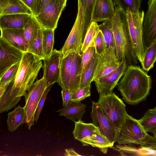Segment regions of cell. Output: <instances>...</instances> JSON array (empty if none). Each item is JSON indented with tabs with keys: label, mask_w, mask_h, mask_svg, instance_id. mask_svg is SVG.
<instances>
[{
	"label": "cell",
	"mask_w": 156,
	"mask_h": 156,
	"mask_svg": "<svg viewBox=\"0 0 156 156\" xmlns=\"http://www.w3.org/2000/svg\"><path fill=\"white\" fill-rule=\"evenodd\" d=\"M42 66V61L38 57L27 52L24 53L15 79L0 98V113L11 109L22 96L26 95Z\"/></svg>",
	"instance_id": "1"
},
{
	"label": "cell",
	"mask_w": 156,
	"mask_h": 156,
	"mask_svg": "<svg viewBox=\"0 0 156 156\" xmlns=\"http://www.w3.org/2000/svg\"><path fill=\"white\" fill-rule=\"evenodd\" d=\"M151 80L143 69L136 65L128 66L117 84L122 99L130 105H136L146 100L151 88Z\"/></svg>",
	"instance_id": "2"
},
{
	"label": "cell",
	"mask_w": 156,
	"mask_h": 156,
	"mask_svg": "<svg viewBox=\"0 0 156 156\" xmlns=\"http://www.w3.org/2000/svg\"><path fill=\"white\" fill-rule=\"evenodd\" d=\"M128 25L125 30L126 41V59L129 65H135L137 59L142 64L145 52L143 37L144 12H126Z\"/></svg>",
	"instance_id": "3"
},
{
	"label": "cell",
	"mask_w": 156,
	"mask_h": 156,
	"mask_svg": "<svg viewBox=\"0 0 156 156\" xmlns=\"http://www.w3.org/2000/svg\"><path fill=\"white\" fill-rule=\"evenodd\" d=\"M98 103L113 129L116 142L120 129L128 114L126 106L114 92L100 94Z\"/></svg>",
	"instance_id": "4"
},
{
	"label": "cell",
	"mask_w": 156,
	"mask_h": 156,
	"mask_svg": "<svg viewBox=\"0 0 156 156\" xmlns=\"http://www.w3.org/2000/svg\"><path fill=\"white\" fill-rule=\"evenodd\" d=\"M112 20L116 55L119 61L122 62L126 61L125 30L128 25V22L126 13L121 8L115 6L114 14Z\"/></svg>",
	"instance_id": "5"
},
{
	"label": "cell",
	"mask_w": 156,
	"mask_h": 156,
	"mask_svg": "<svg viewBox=\"0 0 156 156\" xmlns=\"http://www.w3.org/2000/svg\"><path fill=\"white\" fill-rule=\"evenodd\" d=\"M48 87L45 78L43 76L34 83L24 97L25 122L27 124L29 130L34 124L35 115L38 104Z\"/></svg>",
	"instance_id": "6"
},
{
	"label": "cell",
	"mask_w": 156,
	"mask_h": 156,
	"mask_svg": "<svg viewBox=\"0 0 156 156\" xmlns=\"http://www.w3.org/2000/svg\"><path fill=\"white\" fill-rule=\"evenodd\" d=\"M147 133L138 120L127 114L119 131L116 142L119 144L140 145Z\"/></svg>",
	"instance_id": "7"
},
{
	"label": "cell",
	"mask_w": 156,
	"mask_h": 156,
	"mask_svg": "<svg viewBox=\"0 0 156 156\" xmlns=\"http://www.w3.org/2000/svg\"><path fill=\"white\" fill-rule=\"evenodd\" d=\"M87 31L83 26L82 12L78 9L75 23L61 49L63 57H65L73 52L81 55L82 47Z\"/></svg>",
	"instance_id": "8"
},
{
	"label": "cell",
	"mask_w": 156,
	"mask_h": 156,
	"mask_svg": "<svg viewBox=\"0 0 156 156\" xmlns=\"http://www.w3.org/2000/svg\"><path fill=\"white\" fill-rule=\"evenodd\" d=\"M65 7L59 0H50L39 14L35 16L43 28L55 30Z\"/></svg>",
	"instance_id": "9"
},
{
	"label": "cell",
	"mask_w": 156,
	"mask_h": 156,
	"mask_svg": "<svg viewBox=\"0 0 156 156\" xmlns=\"http://www.w3.org/2000/svg\"><path fill=\"white\" fill-rule=\"evenodd\" d=\"M148 4L143 28L144 50L156 42V0H149Z\"/></svg>",
	"instance_id": "10"
},
{
	"label": "cell",
	"mask_w": 156,
	"mask_h": 156,
	"mask_svg": "<svg viewBox=\"0 0 156 156\" xmlns=\"http://www.w3.org/2000/svg\"><path fill=\"white\" fill-rule=\"evenodd\" d=\"M62 57L61 50L55 49L49 56L43 59V76L45 78L47 87L58 82Z\"/></svg>",
	"instance_id": "11"
},
{
	"label": "cell",
	"mask_w": 156,
	"mask_h": 156,
	"mask_svg": "<svg viewBox=\"0 0 156 156\" xmlns=\"http://www.w3.org/2000/svg\"><path fill=\"white\" fill-rule=\"evenodd\" d=\"M24 53L0 37V78L11 66L21 61Z\"/></svg>",
	"instance_id": "12"
},
{
	"label": "cell",
	"mask_w": 156,
	"mask_h": 156,
	"mask_svg": "<svg viewBox=\"0 0 156 156\" xmlns=\"http://www.w3.org/2000/svg\"><path fill=\"white\" fill-rule=\"evenodd\" d=\"M128 66L126 61L122 62L114 71L95 80L94 82L98 93L104 94L112 93L114 89L124 74Z\"/></svg>",
	"instance_id": "13"
},
{
	"label": "cell",
	"mask_w": 156,
	"mask_h": 156,
	"mask_svg": "<svg viewBox=\"0 0 156 156\" xmlns=\"http://www.w3.org/2000/svg\"><path fill=\"white\" fill-rule=\"evenodd\" d=\"M116 51L112 49L105 50L99 55L92 82L104 76L116 69L120 65Z\"/></svg>",
	"instance_id": "14"
},
{
	"label": "cell",
	"mask_w": 156,
	"mask_h": 156,
	"mask_svg": "<svg viewBox=\"0 0 156 156\" xmlns=\"http://www.w3.org/2000/svg\"><path fill=\"white\" fill-rule=\"evenodd\" d=\"M91 108L90 114L92 123L103 134L114 144L116 139L113 129L98 102L92 101Z\"/></svg>",
	"instance_id": "15"
},
{
	"label": "cell",
	"mask_w": 156,
	"mask_h": 156,
	"mask_svg": "<svg viewBox=\"0 0 156 156\" xmlns=\"http://www.w3.org/2000/svg\"><path fill=\"white\" fill-rule=\"evenodd\" d=\"M0 37L19 50L27 52L28 44L24 34L23 28L1 29Z\"/></svg>",
	"instance_id": "16"
},
{
	"label": "cell",
	"mask_w": 156,
	"mask_h": 156,
	"mask_svg": "<svg viewBox=\"0 0 156 156\" xmlns=\"http://www.w3.org/2000/svg\"><path fill=\"white\" fill-rule=\"evenodd\" d=\"M115 13L112 0H96L94 7L92 22H101L112 18Z\"/></svg>",
	"instance_id": "17"
},
{
	"label": "cell",
	"mask_w": 156,
	"mask_h": 156,
	"mask_svg": "<svg viewBox=\"0 0 156 156\" xmlns=\"http://www.w3.org/2000/svg\"><path fill=\"white\" fill-rule=\"evenodd\" d=\"M31 15L14 14L0 16L1 29L23 28Z\"/></svg>",
	"instance_id": "18"
},
{
	"label": "cell",
	"mask_w": 156,
	"mask_h": 156,
	"mask_svg": "<svg viewBox=\"0 0 156 156\" xmlns=\"http://www.w3.org/2000/svg\"><path fill=\"white\" fill-rule=\"evenodd\" d=\"M80 142L83 146L90 145L97 147L104 154H106L108 148H112L114 144L100 132L98 128L94 134L84 138Z\"/></svg>",
	"instance_id": "19"
},
{
	"label": "cell",
	"mask_w": 156,
	"mask_h": 156,
	"mask_svg": "<svg viewBox=\"0 0 156 156\" xmlns=\"http://www.w3.org/2000/svg\"><path fill=\"white\" fill-rule=\"evenodd\" d=\"M14 14H32L21 0H0V16Z\"/></svg>",
	"instance_id": "20"
},
{
	"label": "cell",
	"mask_w": 156,
	"mask_h": 156,
	"mask_svg": "<svg viewBox=\"0 0 156 156\" xmlns=\"http://www.w3.org/2000/svg\"><path fill=\"white\" fill-rule=\"evenodd\" d=\"M74 122L81 120L86 112V105L81 102L71 101L66 107L56 111Z\"/></svg>",
	"instance_id": "21"
},
{
	"label": "cell",
	"mask_w": 156,
	"mask_h": 156,
	"mask_svg": "<svg viewBox=\"0 0 156 156\" xmlns=\"http://www.w3.org/2000/svg\"><path fill=\"white\" fill-rule=\"evenodd\" d=\"M73 53L65 57H62L60 65L59 81L58 83L62 89L69 90L71 69Z\"/></svg>",
	"instance_id": "22"
},
{
	"label": "cell",
	"mask_w": 156,
	"mask_h": 156,
	"mask_svg": "<svg viewBox=\"0 0 156 156\" xmlns=\"http://www.w3.org/2000/svg\"><path fill=\"white\" fill-rule=\"evenodd\" d=\"M81 56L76 53H73L72 64L69 90L73 93L79 88L81 76H79L80 71Z\"/></svg>",
	"instance_id": "23"
},
{
	"label": "cell",
	"mask_w": 156,
	"mask_h": 156,
	"mask_svg": "<svg viewBox=\"0 0 156 156\" xmlns=\"http://www.w3.org/2000/svg\"><path fill=\"white\" fill-rule=\"evenodd\" d=\"M26 119L24 107L19 105L8 113L7 122L9 130L11 132L15 131L20 125L25 122Z\"/></svg>",
	"instance_id": "24"
},
{
	"label": "cell",
	"mask_w": 156,
	"mask_h": 156,
	"mask_svg": "<svg viewBox=\"0 0 156 156\" xmlns=\"http://www.w3.org/2000/svg\"><path fill=\"white\" fill-rule=\"evenodd\" d=\"M74 122L73 136L75 139L80 142L84 138L93 135L98 129L93 123H85L81 120Z\"/></svg>",
	"instance_id": "25"
},
{
	"label": "cell",
	"mask_w": 156,
	"mask_h": 156,
	"mask_svg": "<svg viewBox=\"0 0 156 156\" xmlns=\"http://www.w3.org/2000/svg\"><path fill=\"white\" fill-rule=\"evenodd\" d=\"M96 0H78V9L82 12L83 26L87 31L92 22V14Z\"/></svg>",
	"instance_id": "26"
},
{
	"label": "cell",
	"mask_w": 156,
	"mask_h": 156,
	"mask_svg": "<svg viewBox=\"0 0 156 156\" xmlns=\"http://www.w3.org/2000/svg\"><path fill=\"white\" fill-rule=\"evenodd\" d=\"M42 28L35 16L32 14L23 28L24 36L29 47L36 38L39 30Z\"/></svg>",
	"instance_id": "27"
},
{
	"label": "cell",
	"mask_w": 156,
	"mask_h": 156,
	"mask_svg": "<svg viewBox=\"0 0 156 156\" xmlns=\"http://www.w3.org/2000/svg\"><path fill=\"white\" fill-rule=\"evenodd\" d=\"M99 28L103 35L105 50L112 49L116 51L115 41L112 30V18L104 21L99 25Z\"/></svg>",
	"instance_id": "28"
},
{
	"label": "cell",
	"mask_w": 156,
	"mask_h": 156,
	"mask_svg": "<svg viewBox=\"0 0 156 156\" xmlns=\"http://www.w3.org/2000/svg\"><path fill=\"white\" fill-rule=\"evenodd\" d=\"M138 148L139 156H156V137L147 133Z\"/></svg>",
	"instance_id": "29"
},
{
	"label": "cell",
	"mask_w": 156,
	"mask_h": 156,
	"mask_svg": "<svg viewBox=\"0 0 156 156\" xmlns=\"http://www.w3.org/2000/svg\"><path fill=\"white\" fill-rule=\"evenodd\" d=\"M99 55L96 53L81 77L79 88L87 86L91 83L98 63Z\"/></svg>",
	"instance_id": "30"
},
{
	"label": "cell",
	"mask_w": 156,
	"mask_h": 156,
	"mask_svg": "<svg viewBox=\"0 0 156 156\" xmlns=\"http://www.w3.org/2000/svg\"><path fill=\"white\" fill-rule=\"evenodd\" d=\"M138 120L146 132H151L156 127V108L148 109Z\"/></svg>",
	"instance_id": "31"
},
{
	"label": "cell",
	"mask_w": 156,
	"mask_h": 156,
	"mask_svg": "<svg viewBox=\"0 0 156 156\" xmlns=\"http://www.w3.org/2000/svg\"><path fill=\"white\" fill-rule=\"evenodd\" d=\"M54 36V30L43 28L42 43L44 58L49 56L53 50Z\"/></svg>",
	"instance_id": "32"
},
{
	"label": "cell",
	"mask_w": 156,
	"mask_h": 156,
	"mask_svg": "<svg viewBox=\"0 0 156 156\" xmlns=\"http://www.w3.org/2000/svg\"><path fill=\"white\" fill-rule=\"evenodd\" d=\"M156 61V42L145 50L143 62L142 69L147 72L154 66Z\"/></svg>",
	"instance_id": "33"
},
{
	"label": "cell",
	"mask_w": 156,
	"mask_h": 156,
	"mask_svg": "<svg viewBox=\"0 0 156 156\" xmlns=\"http://www.w3.org/2000/svg\"><path fill=\"white\" fill-rule=\"evenodd\" d=\"M115 6L118 7L126 13L129 11L136 13L140 12L141 0H113Z\"/></svg>",
	"instance_id": "34"
},
{
	"label": "cell",
	"mask_w": 156,
	"mask_h": 156,
	"mask_svg": "<svg viewBox=\"0 0 156 156\" xmlns=\"http://www.w3.org/2000/svg\"><path fill=\"white\" fill-rule=\"evenodd\" d=\"M43 29H40L37 36L33 41L31 45L29 48L27 52L32 54L40 60L44 58L43 48Z\"/></svg>",
	"instance_id": "35"
},
{
	"label": "cell",
	"mask_w": 156,
	"mask_h": 156,
	"mask_svg": "<svg viewBox=\"0 0 156 156\" xmlns=\"http://www.w3.org/2000/svg\"><path fill=\"white\" fill-rule=\"evenodd\" d=\"M99 30V25L97 22H92L85 36L81 48L82 53L94 44V40Z\"/></svg>",
	"instance_id": "36"
},
{
	"label": "cell",
	"mask_w": 156,
	"mask_h": 156,
	"mask_svg": "<svg viewBox=\"0 0 156 156\" xmlns=\"http://www.w3.org/2000/svg\"><path fill=\"white\" fill-rule=\"evenodd\" d=\"M94 44L89 47L81 55V63L79 76L83 74L85 69L93 60L95 54Z\"/></svg>",
	"instance_id": "37"
},
{
	"label": "cell",
	"mask_w": 156,
	"mask_h": 156,
	"mask_svg": "<svg viewBox=\"0 0 156 156\" xmlns=\"http://www.w3.org/2000/svg\"><path fill=\"white\" fill-rule=\"evenodd\" d=\"M20 61L11 66L0 78V86L7 83H11L14 80L19 68Z\"/></svg>",
	"instance_id": "38"
},
{
	"label": "cell",
	"mask_w": 156,
	"mask_h": 156,
	"mask_svg": "<svg viewBox=\"0 0 156 156\" xmlns=\"http://www.w3.org/2000/svg\"><path fill=\"white\" fill-rule=\"evenodd\" d=\"M112 148L118 151L120 156H139L138 148L129 144L117 145Z\"/></svg>",
	"instance_id": "39"
},
{
	"label": "cell",
	"mask_w": 156,
	"mask_h": 156,
	"mask_svg": "<svg viewBox=\"0 0 156 156\" xmlns=\"http://www.w3.org/2000/svg\"><path fill=\"white\" fill-rule=\"evenodd\" d=\"M91 84L86 87L79 88L72 93L71 101L81 102L90 96Z\"/></svg>",
	"instance_id": "40"
},
{
	"label": "cell",
	"mask_w": 156,
	"mask_h": 156,
	"mask_svg": "<svg viewBox=\"0 0 156 156\" xmlns=\"http://www.w3.org/2000/svg\"><path fill=\"white\" fill-rule=\"evenodd\" d=\"M93 43L95 52L97 54L101 55L105 52V41L102 34L100 30L94 38Z\"/></svg>",
	"instance_id": "41"
},
{
	"label": "cell",
	"mask_w": 156,
	"mask_h": 156,
	"mask_svg": "<svg viewBox=\"0 0 156 156\" xmlns=\"http://www.w3.org/2000/svg\"><path fill=\"white\" fill-rule=\"evenodd\" d=\"M50 1V0H34L31 9L32 14L35 16H37Z\"/></svg>",
	"instance_id": "42"
},
{
	"label": "cell",
	"mask_w": 156,
	"mask_h": 156,
	"mask_svg": "<svg viewBox=\"0 0 156 156\" xmlns=\"http://www.w3.org/2000/svg\"><path fill=\"white\" fill-rule=\"evenodd\" d=\"M53 85H51L48 87L46 88L44 93L41 99L36 112L35 117V121L37 122L38 119L40 115L43 108L48 94L50 90V88Z\"/></svg>",
	"instance_id": "43"
},
{
	"label": "cell",
	"mask_w": 156,
	"mask_h": 156,
	"mask_svg": "<svg viewBox=\"0 0 156 156\" xmlns=\"http://www.w3.org/2000/svg\"><path fill=\"white\" fill-rule=\"evenodd\" d=\"M61 93L62 98V106L64 107L71 101L73 93L68 89H63L62 90Z\"/></svg>",
	"instance_id": "44"
},
{
	"label": "cell",
	"mask_w": 156,
	"mask_h": 156,
	"mask_svg": "<svg viewBox=\"0 0 156 156\" xmlns=\"http://www.w3.org/2000/svg\"><path fill=\"white\" fill-rule=\"evenodd\" d=\"M65 151V156H81L77 153L73 148L66 149Z\"/></svg>",
	"instance_id": "45"
},
{
	"label": "cell",
	"mask_w": 156,
	"mask_h": 156,
	"mask_svg": "<svg viewBox=\"0 0 156 156\" xmlns=\"http://www.w3.org/2000/svg\"><path fill=\"white\" fill-rule=\"evenodd\" d=\"M11 83H7L3 85L0 86V98L4 95L8 87Z\"/></svg>",
	"instance_id": "46"
},
{
	"label": "cell",
	"mask_w": 156,
	"mask_h": 156,
	"mask_svg": "<svg viewBox=\"0 0 156 156\" xmlns=\"http://www.w3.org/2000/svg\"><path fill=\"white\" fill-rule=\"evenodd\" d=\"M34 0H21V1L30 9L32 6Z\"/></svg>",
	"instance_id": "47"
},
{
	"label": "cell",
	"mask_w": 156,
	"mask_h": 156,
	"mask_svg": "<svg viewBox=\"0 0 156 156\" xmlns=\"http://www.w3.org/2000/svg\"><path fill=\"white\" fill-rule=\"evenodd\" d=\"M60 3L63 5L66 6L67 0H59Z\"/></svg>",
	"instance_id": "48"
},
{
	"label": "cell",
	"mask_w": 156,
	"mask_h": 156,
	"mask_svg": "<svg viewBox=\"0 0 156 156\" xmlns=\"http://www.w3.org/2000/svg\"><path fill=\"white\" fill-rule=\"evenodd\" d=\"M153 134L154 136L156 137V127L151 132Z\"/></svg>",
	"instance_id": "49"
},
{
	"label": "cell",
	"mask_w": 156,
	"mask_h": 156,
	"mask_svg": "<svg viewBox=\"0 0 156 156\" xmlns=\"http://www.w3.org/2000/svg\"><path fill=\"white\" fill-rule=\"evenodd\" d=\"M155 108H156V107H155Z\"/></svg>",
	"instance_id": "50"
}]
</instances>
